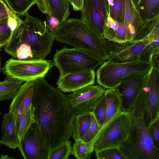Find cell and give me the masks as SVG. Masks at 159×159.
I'll use <instances>...</instances> for the list:
<instances>
[{
    "label": "cell",
    "instance_id": "f35d334b",
    "mask_svg": "<svg viewBox=\"0 0 159 159\" xmlns=\"http://www.w3.org/2000/svg\"><path fill=\"white\" fill-rule=\"evenodd\" d=\"M83 0H74V5L72 6L75 11H80L83 3Z\"/></svg>",
    "mask_w": 159,
    "mask_h": 159
},
{
    "label": "cell",
    "instance_id": "8fae6325",
    "mask_svg": "<svg viewBox=\"0 0 159 159\" xmlns=\"http://www.w3.org/2000/svg\"><path fill=\"white\" fill-rule=\"evenodd\" d=\"M51 148L34 122L21 140L19 150L24 159H48Z\"/></svg>",
    "mask_w": 159,
    "mask_h": 159
},
{
    "label": "cell",
    "instance_id": "d590c367",
    "mask_svg": "<svg viewBox=\"0 0 159 159\" xmlns=\"http://www.w3.org/2000/svg\"><path fill=\"white\" fill-rule=\"evenodd\" d=\"M49 17L47 23V26L48 30L54 34V32L60 24L58 20L51 14V12L48 14Z\"/></svg>",
    "mask_w": 159,
    "mask_h": 159
},
{
    "label": "cell",
    "instance_id": "cb8c5ba5",
    "mask_svg": "<svg viewBox=\"0 0 159 159\" xmlns=\"http://www.w3.org/2000/svg\"><path fill=\"white\" fill-rule=\"evenodd\" d=\"M136 6L143 21L159 16V0H138Z\"/></svg>",
    "mask_w": 159,
    "mask_h": 159
},
{
    "label": "cell",
    "instance_id": "ba28073f",
    "mask_svg": "<svg viewBox=\"0 0 159 159\" xmlns=\"http://www.w3.org/2000/svg\"><path fill=\"white\" fill-rule=\"evenodd\" d=\"M54 65L47 59L18 60L12 58L7 60L1 70L7 77L24 81L44 78Z\"/></svg>",
    "mask_w": 159,
    "mask_h": 159
},
{
    "label": "cell",
    "instance_id": "ffe728a7",
    "mask_svg": "<svg viewBox=\"0 0 159 159\" xmlns=\"http://www.w3.org/2000/svg\"><path fill=\"white\" fill-rule=\"evenodd\" d=\"M23 21L15 13L0 21V51L8 43L13 34Z\"/></svg>",
    "mask_w": 159,
    "mask_h": 159
},
{
    "label": "cell",
    "instance_id": "ee69618b",
    "mask_svg": "<svg viewBox=\"0 0 159 159\" xmlns=\"http://www.w3.org/2000/svg\"><path fill=\"white\" fill-rule=\"evenodd\" d=\"M1 143H0V147H1Z\"/></svg>",
    "mask_w": 159,
    "mask_h": 159
},
{
    "label": "cell",
    "instance_id": "2e32d148",
    "mask_svg": "<svg viewBox=\"0 0 159 159\" xmlns=\"http://www.w3.org/2000/svg\"><path fill=\"white\" fill-rule=\"evenodd\" d=\"M34 80L26 81L21 85L12 100L9 111L15 116L21 114L32 104Z\"/></svg>",
    "mask_w": 159,
    "mask_h": 159
},
{
    "label": "cell",
    "instance_id": "5b68a950",
    "mask_svg": "<svg viewBox=\"0 0 159 159\" xmlns=\"http://www.w3.org/2000/svg\"><path fill=\"white\" fill-rule=\"evenodd\" d=\"M53 62L59 70L60 76L76 72L93 70L105 61L85 50L66 47L56 50Z\"/></svg>",
    "mask_w": 159,
    "mask_h": 159
},
{
    "label": "cell",
    "instance_id": "60d3db41",
    "mask_svg": "<svg viewBox=\"0 0 159 159\" xmlns=\"http://www.w3.org/2000/svg\"><path fill=\"white\" fill-rule=\"evenodd\" d=\"M69 1V3L72 6H73L74 5V0H68Z\"/></svg>",
    "mask_w": 159,
    "mask_h": 159
},
{
    "label": "cell",
    "instance_id": "7c38bea8",
    "mask_svg": "<svg viewBox=\"0 0 159 159\" xmlns=\"http://www.w3.org/2000/svg\"><path fill=\"white\" fill-rule=\"evenodd\" d=\"M148 73H136L128 76L115 88L122 111L129 112L133 109L145 86Z\"/></svg>",
    "mask_w": 159,
    "mask_h": 159
},
{
    "label": "cell",
    "instance_id": "1f68e13d",
    "mask_svg": "<svg viewBox=\"0 0 159 159\" xmlns=\"http://www.w3.org/2000/svg\"><path fill=\"white\" fill-rule=\"evenodd\" d=\"M91 113L101 129L104 123L106 113V101L104 93L96 104Z\"/></svg>",
    "mask_w": 159,
    "mask_h": 159
},
{
    "label": "cell",
    "instance_id": "5bb4252c",
    "mask_svg": "<svg viewBox=\"0 0 159 159\" xmlns=\"http://www.w3.org/2000/svg\"><path fill=\"white\" fill-rule=\"evenodd\" d=\"M146 91L144 118L148 126L159 119V69L152 67L145 85Z\"/></svg>",
    "mask_w": 159,
    "mask_h": 159
},
{
    "label": "cell",
    "instance_id": "8992f818",
    "mask_svg": "<svg viewBox=\"0 0 159 159\" xmlns=\"http://www.w3.org/2000/svg\"><path fill=\"white\" fill-rule=\"evenodd\" d=\"M20 27L30 43L34 60H42L50 53L55 37L48 29L46 22L30 15L28 12Z\"/></svg>",
    "mask_w": 159,
    "mask_h": 159
},
{
    "label": "cell",
    "instance_id": "9a60e30c",
    "mask_svg": "<svg viewBox=\"0 0 159 159\" xmlns=\"http://www.w3.org/2000/svg\"><path fill=\"white\" fill-rule=\"evenodd\" d=\"M95 77L93 70L74 72L59 76L57 84L58 88L64 93L73 92L84 87L93 84Z\"/></svg>",
    "mask_w": 159,
    "mask_h": 159
},
{
    "label": "cell",
    "instance_id": "d4e9b609",
    "mask_svg": "<svg viewBox=\"0 0 159 159\" xmlns=\"http://www.w3.org/2000/svg\"><path fill=\"white\" fill-rule=\"evenodd\" d=\"M7 77L4 81H0V101L12 100L24 82L16 78Z\"/></svg>",
    "mask_w": 159,
    "mask_h": 159
},
{
    "label": "cell",
    "instance_id": "603a6c76",
    "mask_svg": "<svg viewBox=\"0 0 159 159\" xmlns=\"http://www.w3.org/2000/svg\"><path fill=\"white\" fill-rule=\"evenodd\" d=\"M34 111V107L31 104L21 114L14 116L16 129L20 141L31 125L35 122Z\"/></svg>",
    "mask_w": 159,
    "mask_h": 159
},
{
    "label": "cell",
    "instance_id": "e0dca14e",
    "mask_svg": "<svg viewBox=\"0 0 159 159\" xmlns=\"http://www.w3.org/2000/svg\"><path fill=\"white\" fill-rule=\"evenodd\" d=\"M2 123V139L1 143L13 149H19L20 140L15 124L13 114L10 111L4 114Z\"/></svg>",
    "mask_w": 159,
    "mask_h": 159
},
{
    "label": "cell",
    "instance_id": "4fadbf2b",
    "mask_svg": "<svg viewBox=\"0 0 159 159\" xmlns=\"http://www.w3.org/2000/svg\"><path fill=\"white\" fill-rule=\"evenodd\" d=\"M106 90L99 85L84 87L66 95L68 103L75 114L91 112Z\"/></svg>",
    "mask_w": 159,
    "mask_h": 159
},
{
    "label": "cell",
    "instance_id": "7a4b0ae2",
    "mask_svg": "<svg viewBox=\"0 0 159 159\" xmlns=\"http://www.w3.org/2000/svg\"><path fill=\"white\" fill-rule=\"evenodd\" d=\"M146 94L144 87L135 105L129 112L132 120L129 137L119 147L126 159H159V150L153 143L144 120Z\"/></svg>",
    "mask_w": 159,
    "mask_h": 159
},
{
    "label": "cell",
    "instance_id": "74e56055",
    "mask_svg": "<svg viewBox=\"0 0 159 159\" xmlns=\"http://www.w3.org/2000/svg\"><path fill=\"white\" fill-rule=\"evenodd\" d=\"M35 3L42 13L48 14L51 12L46 0H35Z\"/></svg>",
    "mask_w": 159,
    "mask_h": 159
},
{
    "label": "cell",
    "instance_id": "83f0119b",
    "mask_svg": "<svg viewBox=\"0 0 159 159\" xmlns=\"http://www.w3.org/2000/svg\"><path fill=\"white\" fill-rule=\"evenodd\" d=\"M72 153L71 141L66 140L51 148L48 159H67Z\"/></svg>",
    "mask_w": 159,
    "mask_h": 159
},
{
    "label": "cell",
    "instance_id": "484cf974",
    "mask_svg": "<svg viewBox=\"0 0 159 159\" xmlns=\"http://www.w3.org/2000/svg\"><path fill=\"white\" fill-rule=\"evenodd\" d=\"M50 12L61 24L68 18L70 15L68 0H46Z\"/></svg>",
    "mask_w": 159,
    "mask_h": 159
},
{
    "label": "cell",
    "instance_id": "7bdbcfd3",
    "mask_svg": "<svg viewBox=\"0 0 159 159\" xmlns=\"http://www.w3.org/2000/svg\"><path fill=\"white\" fill-rule=\"evenodd\" d=\"M0 65H1L0 58Z\"/></svg>",
    "mask_w": 159,
    "mask_h": 159
},
{
    "label": "cell",
    "instance_id": "ab89813d",
    "mask_svg": "<svg viewBox=\"0 0 159 159\" xmlns=\"http://www.w3.org/2000/svg\"><path fill=\"white\" fill-rule=\"evenodd\" d=\"M12 158L10 157L7 155H2L1 157H0V159H11Z\"/></svg>",
    "mask_w": 159,
    "mask_h": 159
},
{
    "label": "cell",
    "instance_id": "f546056e",
    "mask_svg": "<svg viewBox=\"0 0 159 159\" xmlns=\"http://www.w3.org/2000/svg\"><path fill=\"white\" fill-rule=\"evenodd\" d=\"M159 28V16L152 19L143 21L139 28L134 40L142 39Z\"/></svg>",
    "mask_w": 159,
    "mask_h": 159
},
{
    "label": "cell",
    "instance_id": "277c9868",
    "mask_svg": "<svg viewBox=\"0 0 159 159\" xmlns=\"http://www.w3.org/2000/svg\"><path fill=\"white\" fill-rule=\"evenodd\" d=\"M152 67L151 62L138 60L124 62L105 61L96 71L97 81L105 89L116 88L123 79L139 73H148Z\"/></svg>",
    "mask_w": 159,
    "mask_h": 159
},
{
    "label": "cell",
    "instance_id": "30bf717a",
    "mask_svg": "<svg viewBox=\"0 0 159 159\" xmlns=\"http://www.w3.org/2000/svg\"><path fill=\"white\" fill-rule=\"evenodd\" d=\"M156 34L152 33L145 37L130 42L109 45L111 51L108 53L106 61L112 62H124L140 60L146 47L153 42L158 45Z\"/></svg>",
    "mask_w": 159,
    "mask_h": 159
},
{
    "label": "cell",
    "instance_id": "44dd1931",
    "mask_svg": "<svg viewBox=\"0 0 159 159\" xmlns=\"http://www.w3.org/2000/svg\"><path fill=\"white\" fill-rule=\"evenodd\" d=\"M104 95L106 101V116L100 131L121 111L120 102L116 89H106Z\"/></svg>",
    "mask_w": 159,
    "mask_h": 159
},
{
    "label": "cell",
    "instance_id": "d6986e66",
    "mask_svg": "<svg viewBox=\"0 0 159 159\" xmlns=\"http://www.w3.org/2000/svg\"><path fill=\"white\" fill-rule=\"evenodd\" d=\"M103 31L104 38L107 41L118 43H127L126 30L124 23L114 20L109 14Z\"/></svg>",
    "mask_w": 159,
    "mask_h": 159
},
{
    "label": "cell",
    "instance_id": "8d00e7d4",
    "mask_svg": "<svg viewBox=\"0 0 159 159\" xmlns=\"http://www.w3.org/2000/svg\"><path fill=\"white\" fill-rule=\"evenodd\" d=\"M14 13L2 0H0V21Z\"/></svg>",
    "mask_w": 159,
    "mask_h": 159
},
{
    "label": "cell",
    "instance_id": "9c48e42d",
    "mask_svg": "<svg viewBox=\"0 0 159 159\" xmlns=\"http://www.w3.org/2000/svg\"><path fill=\"white\" fill-rule=\"evenodd\" d=\"M80 19L105 46L107 52L110 48L103 37V30L108 17L107 0H83Z\"/></svg>",
    "mask_w": 159,
    "mask_h": 159
},
{
    "label": "cell",
    "instance_id": "b9f144b4",
    "mask_svg": "<svg viewBox=\"0 0 159 159\" xmlns=\"http://www.w3.org/2000/svg\"><path fill=\"white\" fill-rule=\"evenodd\" d=\"M132 1L135 3V4H136L138 0H132Z\"/></svg>",
    "mask_w": 159,
    "mask_h": 159
},
{
    "label": "cell",
    "instance_id": "6da1fadb",
    "mask_svg": "<svg viewBox=\"0 0 159 159\" xmlns=\"http://www.w3.org/2000/svg\"><path fill=\"white\" fill-rule=\"evenodd\" d=\"M32 104L35 122L52 148L69 140L75 114L66 95L39 77L34 80Z\"/></svg>",
    "mask_w": 159,
    "mask_h": 159
},
{
    "label": "cell",
    "instance_id": "52a82bcc",
    "mask_svg": "<svg viewBox=\"0 0 159 159\" xmlns=\"http://www.w3.org/2000/svg\"><path fill=\"white\" fill-rule=\"evenodd\" d=\"M131 126L130 113L121 111L99 132L93 151L96 152L107 148L119 147L129 137Z\"/></svg>",
    "mask_w": 159,
    "mask_h": 159
},
{
    "label": "cell",
    "instance_id": "ac0fdd59",
    "mask_svg": "<svg viewBox=\"0 0 159 159\" xmlns=\"http://www.w3.org/2000/svg\"><path fill=\"white\" fill-rule=\"evenodd\" d=\"M143 20L132 0H125L124 23L127 33V43L134 41Z\"/></svg>",
    "mask_w": 159,
    "mask_h": 159
},
{
    "label": "cell",
    "instance_id": "f1b7e54d",
    "mask_svg": "<svg viewBox=\"0 0 159 159\" xmlns=\"http://www.w3.org/2000/svg\"><path fill=\"white\" fill-rule=\"evenodd\" d=\"M93 151V145L92 143H85L79 140L74 143L72 155L78 159H89Z\"/></svg>",
    "mask_w": 159,
    "mask_h": 159
},
{
    "label": "cell",
    "instance_id": "7402d4cb",
    "mask_svg": "<svg viewBox=\"0 0 159 159\" xmlns=\"http://www.w3.org/2000/svg\"><path fill=\"white\" fill-rule=\"evenodd\" d=\"M91 122V112L75 114L73 123L72 137L75 141L83 138L89 129Z\"/></svg>",
    "mask_w": 159,
    "mask_h": 159
},
{
    "label": "cell",
    "instance_id": "4316f807",
    "mask_svg": "<svg viewBox=\"0 0 159 159\" xmlns=\"http://www.w3.org/2000/svg\"><path fill=\"white\" fill-rule=\"evenodd\" d=\"M108 13L113 19L124 22L125 12V0H107Z\"/></svg>",
    "mask_w": 159,
    "mask_h": 159
},
{
    "label": "cell",
    "instance_id": "f6af8a7d",
    "mask_svg": "<svg viewBox=\"0 0 159 159\" xmlns=\"http://www.w3.org/2000/svg\"><path fill=\"white\" fill-rule=\"evenodd\" d=\"M0 66H1V65H0Z\"/></svg>",
    "mask_w": 159,
    "mask_h": 159
},
{
    "label": "cell",
    "instance_id": "836d02e7",
    "mask_svg": "<svg viewBox=\"0 0 159 159\" xmlns=\"http://www.w3.org/2000/svg\"><path fill=\"white\" fill-rule=\"evenodd\" d=\"M101 129L94 116L91 112V122L87 132L82 141L84 143H91L93 144Z\"/></svg>",
    "mask_w": 159,
    "mask_h": 159
},
{
    "label": "cell",
    "instance_id": "e575fe53",
    "mask_svg": "<svg viewBox=\"0 0 159 159\" xmlns=\"http://www.w3.org/2000/svg\"><path fill=\"white\" fill-rule=\"evenodd\" d=\"M148 127L153 143L157 148L159 150V119L155 120Z\"/></svg>",
    "mask_w": 159,
    "mask_h": 159
},
{
    "label": "cell",
    "instance_id": "4dcf8cb0",
    "mask_svg": "<svg viewBox=\"0 0 159 159\" xmlns=\"http://www.w3.org/2000/svg\"><path fill=\"white\" fill-rule=\"evenodd\" d=\"M8 7L18 16H24L35 3V0H4Z\"/></svg>",
    "mask_w": 159,
    "mask_h": 159
},
{
    "label": "cell",
    "instance_id": "3957f363",
    "mask_svg": "<svg viewBox=\"0 0 159 159\" xmlns=\"http://www.w3.org/2000/svg\"><path fill=\"white\" fill-rule=\"evenodd\" d=\"M54 35L55 39L59 43L89 52L104 61L107 59L108 53L105 46L80 18L68 19L59 25Z\"/></svg>",
    "mask_w": 159,
    "mask_h": 159
},
{
    "label": "cell",
    "instance_id": "d6a6232c",
    "mask_svg": "<svg viewBox=\"0 0 159 159\" xmlns=\"http://www.w3.org/2000/svg\"><path fill=\"white\" fill-rule=\"evenodd\" d=\"M95 153L98 159H126L120 152L119 147L106 148Z\"/></svg>",
    "mask_w": 159,
    "mask_h": 159
}]
</instances>
